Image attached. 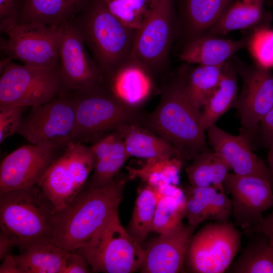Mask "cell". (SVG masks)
Returning <instances> with one entry per match:
<instances>
[{
	"label": "cell",
	"instance_id": "obj_1",
	"mask_svg": "<svg viewBox=\"0 0 273 273\" xmlns=\"http://www.w3.org/2000/svg\"><path fill=\"white\" fill-rule=\"evenodd\" d=\"M187 68L186 65L181 66L163 85L157 106L146 116L142 124L170 143L182 162L192 160L206 149L201 111L186 92Z\"/></svg>",
	"mask_w": 273,
	"mask_h": 273
},
{
	"label": "cell",
	"instance_id": "obj_2",
	"mask_svg": "<svg viewBox=\"0 0 273 273\" xmlns=\"http://www.w3.org/2000/svg\"><path fill=\"white\" fill-rule=\"evenodd\" d=\"M128 179L118 175L103 187H92L86 183L69 204L55 212V243L67 251L86 243L118 210Z\"/></svg>",
	"mask_w": 273,
	"mask_h": 273
},
{
	"label": "cell",
	"instance_id": "obj_3",
	"mask_svg": "<svg viewBox=\"0 0 273 273\" xmlns=\"http://www.w3.org/2000/svg\"><path fill=\"white\" fill-rule=\"evenodd\" d=\"M69 22L100 69L103 80L130 60L136 29L117 18L104 0H90Z\"/></svg>",
	"mask_w": 273,
	"mask_h": 273
},
{
	"label": "cell",
	"instance_id": "obj_4",
	"mask_svg": "<svg viewBox=\"0 0 273 273\" xmlns=\"http://www.w3.org/2000/svg\"><path fill=\"white\" fill-rule=\"evenodd\" d=\"M55 209L37 185L0 193L1 231L21 252L54 241Z\"/></svg>",
	"mask_w": 273,
	"mask_h": 273
},
{
	"label": "cell",
	"instance_id": "obj_5",
	"mask_svg": "<svg viewBox=\"0 0 273 273\" xmlns=\"http://www.w3.org/2000/svg\"><path fill=\"white\" fill-rule=\"evenodd\" d=\"M70 93L75 108L74 142L94 143L123 123L142 125L146 116L120 103L103 83Z\"/></svg>",
	"mask_w": 273,
	"mask_h": 273
},
{
	"label": "cell",
	"instance_id": "obj_6",
	"mask_svg": "<svg viewBox=\"0 0 273 273\" xmlns=\"http://www.w3.org/2000/svg\"><path fill=\"white\" fill-rule=\"evenodd\" d=\"M88 263L92 271L129 273L140 270L145 249L121 224L115 211L83 246L75 250Z\"/></svg>",
	"mask_w": 273,
	"mask_h": 273
},
{
	"label": "cell",
	"instance_id": "obj_7",
	"mask_svg": "<svg viewBox=\"0 0 273 273\" xmlns=\"http://www.w3.org/2000/svg\"><path fill=\"white\" fill-rule=\"evenodd\" d=\"M61 89L59 63L49 67L1 63L0 106L33 107L57 97Z\"/></svg>",
	"mask_w": 273,
	"mask_h": 273
},
{
	"label": "cell",
	"instance_id": "obj_8",
	"mask_svg": "<svg viewBox=\"0 0 273 273\" xmlns=\"http://www.w3.org/2000/svg\"><path fill=\"white\" fill-rule=\"evenodd\" d=\"M179 31L174 0H157L148 18L136 30L131 58L155 80L168 67L170 52Z\"/></svg>",
	"mask_w": 273,
	"mask_h": 273
},
{
	"label": "cell",
	"instance_id": "obj_9",
	"mask_svg": "<svg viewBox=\"0 0 273 273\" xmlns=\"http://www.w3.org/2000/svg\"><path fill=\"white\" fill-rule=\"evenodd\" d=\"M94 164L92 146L72 142L49 166L36 185L53 203L55 212L66 206L81 192Z\"/></svg>",
	"mask_w": 273,
	"mask_h": 273
},
{
	"label": "cell",
	"instance_id": "obj_10",
	"mask_svg": "<svg viewBox=\"0 0 273 273\" xmlns=\"http://www.w3.org/2000/svg\"><path fill=\"white\" fill-rule=\"evenodd\" d=\"M74 128L72 98L70 92L61 89L52 100L31 107L22 117L16 133L31 144L63 151L73 142Z\"/></svg>",
	"mask_w": 273,
	"mask_h": 273
},
{
	"label": "cell",
	"instance_id": "obj_11",
	"mask_svg": "<svg viewBox=\"0 0 273 273\" xmlns=\"http://www.w3.org/2000/svg\"><path fill=\"white\" fill-rule=\"evenodd\" d=\"M241 236L228 222L205 225L190 243L185 263L188 270L196 273L226 271L240 249Z\"/></svg>",
	"mask_w": 273,
	"mask_h": 273
},
{
	"label": "cell",
	"instance_id": "obj_12",
	"mask_svg": "<svg viewBox=\"0 0 273 273\" xmlns=\"http://www.w3.org/2000/svg\"><path fill=\"white\" fill-rule=\"evenodd\" d=\"M3 33L6 35L1 41L5 59L38 67H52L59 63L60 26L17 22Z\"/></svg>",
	"mask_w": 273,
	"mask_h": 273
},
{
	"label": "cell",
	"instance_id": "obj_13",
	"mask_svg": "<svg viewBox=\"0 0 273 273\" xmlns=\"http://www.w3.org/2000/svg\"><path fill=\"white\" fill-rule=\"evenodd\" d=\"M235 67L243 79L235 107L242 126L241 134L250 140L261 119L273 107V74L257 64L250 66L237 64Z\"/></svg>",
	"mask_w": 273,
	"mask_h": 273
},
{
	"label": "cell",
	"instance_id": "obj_14",
	"mask_svg": "<svg viewBox=\"0 0 273 273\" xmlns=\"http://www.w3.org/2000/svg\"><path fill=\"white\" fill-rule=\"evenodd\" d=\"M61 89L71 92L103 83V76L81 38L68 22L60 25Z\"/></svg>",
	"mask_w": 273,
	"mask_h": 273
},
{
	"label": "cell",
	"instance_id": "obj_15",
	"mask_svg": "<svg viewBox=\"0 0 273 273\" xmlns=\"http://www.w3.org/2000/svg\"><path fill=\"white\" fill-rule=\"evenodd\" d=\"M224 189L231 195L236 224L243 231L258 224L273 207V186L263 177L229 173Z\"/></svg>",
	"mask_w": 273,
	"mask_h": 273
},
{
	"label": "cell",
	"instance_id": "obj_16",
	"mask_svg": "<svg viewBox=\"0 0 273 273\" xmlns=\"http://www.w3.org/2000/svg\"><path fill=\"white\" fill-rule=\"evenodd\" d=\"M64 150L30 144L7 155L0 166V193L36 185Z\"/></svg>",
	"mask_w": 273,
	"mask_h": 273
},
{
	"label": "cell",
	"instance_id": "obj_17",
	"mask_svg": "<svg viewBox=\"0 0 273 273\" xmlns=\"http://www.w3.org/2000/svg\"><path fill=\"white\" fill-rule=\"evenodd\" d=\"M197 227L182 222L159 234L145 249V257L140 268L144 273H176L185 263L188 249Z\"/></svg>",
	"mask_w": 273,
	"mask_h": 273
},
{
	"label": "cell",
	"instance_id": "obj_18",
	"mask_svg": "<svg viewBox=\"0 0 273 273\" xmlns=\"http://www.w3.org/2000/svg\"><path fill=\"white\" fill-rule=\"evenodd\" d=\"M206 131L213 150L224 159L234 173L263 177L273 186V174L253 152L247 137L242 134H231L215 124L209 126Z\"/></svg>",
	"mask_w": 273,
	"mask_h": 273
},
{
	"label": "cell",
	"instance_id": "obj_19",
	"mask_svg": "<svg viewBox=\"0 0 273 273\" xmlns=\"http://www.w3.org/2000/svg\"><path fill=\"white\" fill-rule=\"evenodd\" d=\"M103 84L118 101L134 109H140L156 87L150 73L131 58L105 78Z\"/></svg>",
	"mask_w": 273,
	"mask_h": 273
},
{
	"label": "cell",
	"instance_id": "obj_20",
	"mask_svg": "<svg viewBox=\"0 0 273 273\" xmlns=\"http://www.w3.org/2000/svg\"><path fill=\"white\" fill-rule=\"evenodd\" d=\"M95 157L93 174L86 183L101 187L111 183L130 157L118 133L114 130L102 136L91 146Z\"/></svg>",
	"mask_w": 273,
	"mask_h": 273
},
{
	"label": "cell",
	"instance_id": "obj_21",
	"mask_svg": "<svg viewBox=\"0 0 273 273\" xmlns=\"http://www.w3.org/2000/svg\"><path fill=\"white\" fill-rule=\"evenodd\" d=\"M248 38L233 40L204 35L185 43L178 54L187 64L215 66L223 64L235 53L247 47Z\"/></svg>",
	"mask_w": 273,
	"mask_h": 273
},
{
	"label": "cell",
	"instance_id": "obj_22",
	"mask_svg": "<svg viewBox=\"0 0 273 273\" xmlns=\"http://www.w3.org/2000/svg\"><path fill=\"white\" fill-rule=\"evenodd\" d=\"M90 0H25L17 23L60 26L80 13Z\"/></svg>",
	"mask_w": 273,
	"mask_h": 273
},
{
	"label": "cell",
	"instance_id": "obj_23",
	"mask_svg": "<svg viewBox=\"0 0 273 273\" xmlns=\"http://www.w3.org/2000/svg\"><path fill=\"white\" fill-rule=\"evenodd\" d=\"M115 130L122 138L130 157L145 159L177 157L176 150L170 143L141 124L123 123Z\"/></svg>",
	"mask_w": 273,
	"mask_h": 273
},
{
	"label": "cell",
	"instance_id": "obj_24",
	"mask_svg": "<svg viewBox=\"0 0 273 273\" xmlns=\"http://www.w3.org/2000/svg\"><path fill=\"white\" fill-rule=\"evenodd\" d=\"M234 0H185L179 23L186 41L204 35L221 18Z\"/></svg>",
	"mask_w": 273,
	"mask_h": 273
},
{
	"label": "cell",
	"instance_id": "obj_25",
	"mask_svg": "<svg viewBox=\"0 0 273 273\" xmlns=\"http://www.w3.org/2000/svg\"><path fill=\"white\" fill-rule=\"evenodd\" d=\"M191 160L186 168L190 185L224 190V182L230 167L219 154L206 149Z\"/></svg>",
	"mask_w": 273,
	"mask_h": 273
},
{
	"label": "cell",
	"instance_id": "obj_26",
	"mask_svg": "<svg viewBox=\"0 0 273 273\" xmlns=\"http://www.w3.org/2000/svg\"><path fill=\"white\" fill-rule=\"evenodd\" d=\"M68 252L52 241L32 245L14 257L21 273H61Z\"/></svg>",
	"mask_w": 273,
	"mask_h": 273
},
{
	"label": "cell",
	"instance_id": "obj_27",
	"mask_svg": "<svg viewBox=\"0 0 273 273\" xmlns=\"http://www.w3.org/2000/svg\"><path fill=\"white\" fill-rule=\"evenodd\" d=\"M264 1H234L219 20L205 35L218 36L234 30L255 26L262 21L266 15L263 9Z\"/></svg>",
	"mask_w": 273,
	"mask_h": 273
},
{
	"label": "cell",
	"instance_id": "obj_28",
	"mask_svg": "<svg viewBox=\"0 0 273 273\" xmlns=\"http://www.w3.org/2000/svg\"><path fill=\"white\" fill-rule=\"evenodd\" d=\"M238 93L236 70L233 63L223 65L219 84L201 111L202 125L206 129L234 104Z\"/></svg>",
	"mask_w": 273,
	"mask_h": 273
},
{
	"label": "cell",
	"instance_id": "obj_29",
	"mask_svg": "<svg viewBox=\"0 0 273 273\" xmlns=\"http://www.w3.org/2000/svg\"><path fill=\"white\" fill-rule=\"evenodd\" d=\"M247 245L227 269L233 273H273V246L261 233L249 235Z\"/></svg>",
	"mask_w": 273,
	"mask_h": 273
},
{
	"label": "cell",
	"instance_id": "obj_30",
	"mask_svg": "<svg viewBox=\"0 0 273 273\" xmlns=\"http://www.w3.org/2000/svg\"><path fill=\"white\" fill-rule=\"evenodd\" d=\"M182 162L177 157L146 159L139 167H127L128 177L129 180L139 178L155 188L169 184L176 185Z\"/></svg>",
	"mask_w": 273,
	"mask_h": 273
},
{
	"label": "cell",
	"instance_id": "obj_31",
	"mask_svg": "<svg viewBox=\"0 0 273 273\" xmlns=\"http://www.w3.org/2000/svg\"><path fill=\"white\" fill-rule=\"evenodd\" d=\"M224 64L215 66L198 65L190 70L187 68L186 92L190 101L198 109L203 108L217 88Z\"/></svg>",
	"mask_w": 273,
	"mask_h": 273
},
{
	"label": "cell",
	"instance_id": "obj_32",
	"mask_svg": "<svg viewBox=\"0 0 273 273\" xmlns=\"http://www.w3.org/2000/svg\"><path fill=\"white\" fill-rule=\"evenodd\" d=\"M163 194H160L157 204L152 228V231L158 234L182 222L185 215L183 191L176 185H169L164 188Z\"/></svg>",
	"mask_w": 273,
	"mask_h": 273
},
{
	"label": "cell",
	"instance_id": "obj_33",
	"mask_svg": "<svg viewBox=\"0 0 273 273\" xmlns=\"http://www.w3.org/2000/svg\"><path fill=\"white\" fill-rule=\"evenodd\" d=\"M160 193L147 185L141 189L135 203L129 233L141 245L152 231L153 220Z\"/></svg>",
	"mask_w": 273,
	"mask_h": 273
},
{
	"label": "cell",
	"instance_id": "obj_34",
	"mask_svg": "<svg viewBox=\"0 0 273 273\" xmlns=\"http://www.w3.org/2000/svg\"><path fill=\"white\" fill-rule=\"evenodd\" d=\"M218 190L191 185L183 190L188 224L197 227L210 218L214 198Z\"/></svg>",
	"mask_w": 273,
	"mask_h": 273
},
{
	"label": "cell",
	"instance_id": "obj_35",
	"mask_svg": "<svg viewBox=\"0 0 273 273\" xmlns=\"http://www.w3.org/2000/svg\"><path fill=\"white\" fill-rule=\"evenodd\" d=\"M157 0H104L109 11L121 22L139 29L150 15Z\"/></svg>",
	"mask_w": 273,
	"mask_h": 273
},
{
	"label": "cell",
	"instance_id": "obj_36",
	"mask_svg": "<svg viewBox=\"0 0 273 273\" xmlns=\"http://www.w3.org/2000/svg\"><path fill=\"white\" fill-rule=\"evenodd\" d=\"M247 47L257 64L268 69L273 66V29L257 27L248 39Z\"/></svg>",
	"mask_w": 273,
	"mask_h": 273
},
{
	"label": "cell",
	"instance_id": "obj_37",
	"mask_svg": "<svg viewBox=\"0 0 273 273\" xmlns=\"http://www.w3.org/2000/svg\"><path fill=\"white\" fill-rule=\"evenodd\" d=\"M25 107L0 106V143L17 132Z\"/></svg>",
	"mask_w": 273,
	"mask_h": 273
},
{
	"label": "cell",
	"instance_id": "obj_38",
	"mask_svg": "<svg viewBox=\"0 0 273 273\" xmlns=\"http://www.w3.org/2000/svg\"><path fill=\"white\" fill-rule=\"evenodd\" d=\"M25 0H0V30L4 33L17 22Z\"/></svg>",
	"mask_w": 273,
	"mask_h": 273
},
{
	"label": "cell",
	"instance_id": "obj_39",
	"mask_svg": "<svg viewBox=\"0 0 273 273\" xmlns=\"http://www.w3.org/2000/svg\"><path fill=\"white\" fill-rule=\"evenodd\" d=\"M91 268L85 258L75 250L68 251L61 273H88Z\"/></svg>",
	"mask_w": 273,
	"mask_h": 273
},
{
	"label": "cell",
	"instance_id": "obj_40",
	"mask_svg": "<svg viewBox=\"0 0 273 273\" xmlns=\"http://www.w3.org/2000/svg\"><path fill=\"white\" fill-rule=\"evenodd\" d=\"M258 128L263 142L269 148L273 144V107L261 119Z\"/></svg>",
	"mask_w": 273,
	"mask_h": 273
},
{
	"label": "cell",
	"instance_id": "obj_41",
	"mask_svg": "<svg viewBox=\"0 0 273 273\" xmlns=\"http://www.w3.org/2000/svg\"><path fill=\"white\" fill-rule=\"evenodd\" d=\"M248 236L254 233H261L266 235L270 244L273 246V210L256 225L243 231Z\"/></svg>",
	"mask_w": 273,
	"mask_h": 273
},
{
	"label": "cell",
	"instance_id": "obj_42",
	"mask_svg": "<svg viewBox=\"0 0 273 273\" xmlns=\"http://www.w3.org/2000/svg\"><path fill=\"white\" fill-rule=\"evenodd\" d=\"M1 273H21L20 269L14 255H7L0 266Z\"/></svg>",
	"mask_w": 273,
	"mask_h": 273
},
{
	"label": "cell",
	"instance_id": "obj_43",
	"mask_svg": "<svg viewBox=\"0 0 273 273\" xmlns=\"http://www.w3.org/2000/svg\"><path fill=\"white\" fill-rule=\"evenodd\" d=\"M14 244L12 239L4 232L0 233V259L3 260L10 252Z\"/></svg>",
	"mask_w": 273,
	"mask_h": 273
},
{
	"label": "cell",
	"instance_id": "obj_44",
	"mask_svg": "<svg viewBox=\"0 0 273 273\" xmlns=\"http://www.w3.org/2000/svg\"><path fill=\"white\" fill-rule=\"evenodd\" d=\"M268 148L269 151L267 155L268 166L273 174V144Z\"/></svg>",
	"mask_w": 273,
	"mask_h": 273
},
{
	"label": "cell",
	"instance_id": "obj_45",
	"mask_svg": "<svg viewBox=\"0 0 273 273\" xmlns=\"http://www.w3.org/2000/svg\"><path fill=\"white\" fill-rule=\"evenodd\" d=\"M268 3L273 5V0H269Z\"/></svg>",
	"mask_w": 273,
	"mask_h": 273
},
{
	"label": "cell",
	"instance_id": "obj_46",
	"mask_svg": "<svg viewBox=\"0 0 273 273\" xmlns=\"http://www.w3.org/2000/svg\"><path fill=\"white\" fill-rule=\"evenodd\" d=\"M265 1H266L268 2L269 0H265Z\"/></svg>",
	"mask_w": 273,
	"mask_h": 273
}]
</instances>
